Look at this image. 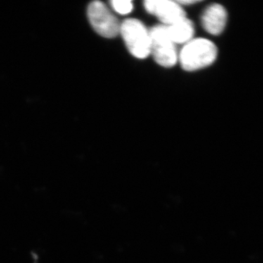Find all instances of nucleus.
I'll return each instance as SVG.
<instances>
[{
    "instance_id": "obj_7",
    "label": "nucleus",
    "mask_w": 263,
    "mask_h": 263,
    "mask_svg": "<svg viewBox=\"0 0 263 263\" xmlns=\"http://www.w3.org/2000/svg\"><path fill=\"white\" fill-rule=\"evenodd\" d=\"M170 37L175 44L187 43L192 41L195 32L194 24L191 21L185 18L171 25L166 26Z\"/></svg>"
},
{
    "instance_id": "obj_1",
    "label": "nucleus",
    "mask_w": 263,
    "mask_h": 263,
    "mask_svg": "<svg viewBox=\"0 0 263 263\" xmlns=\"http://www.w3.org/2000/svg\"><path fill=\"white\" fill-rule=\"evenodd\" d=\"M216 57L217 48L214 43L204 38H197L185 44L179 59L183 70L195 71L212 65Z\"/></svg>"
},
{
    "instance_id": "obj_2",
    "label": "nucleus",
    "mask_w": 263,
    "mask_h": 263,
    "mask_svg": "<svg viewBox=\"0 0 263 263\" xmlns=\"http://www.w3.org/2000/svg\"><path fill=\"white\" fill-rule=\"evenodd\" d=\"M120 33L133 56L144 59L151 53L149 30L138 19L129 18L121 24Z\"/></svg>"
},
{
    "instance_id": "obj_3",
    "label": "nucleus",
    "mask_w": 263,
    "mask_h": 263,
    "mask_svg": "<svg viewBox=\"0 0 263 263\" xmlns=\"http://www.w3.org/2000/svg\"><path fill=\"white\" fill-rule=\"evenodd\" d=\"M151 53L155 61L164 67L176 65L179 56L176 44L170 37L165 25H157L150 29Z\"/></svg>"
},
{
    "instance_id": "obj_5",
    "label": "nucleus",
    "mask_w": 263,
    "mask_h": 263,
    "mask_svg": "<svg viewBox=\"0 0 263 263\" xmlns=\"http://www.w3.org/2000/svg\"><path fill=\"white\" fill-rule=\"evenodd\" d=\"M148 13L155 15L164 25L169 26L186 18V13L177 2L147 0L144 3Z\"/></svg>"
},
{
    "instance_id": "obj_6",
    "label": "nucleus",
    "mask_w": 263,
    "mask_h": 263,
    "mask_svg": "<svg viewBox=\"0 0 263 263\" xmlns=\"http://www.w3.org/2000/svg\"><path fill=\"white\" fill-rule=\"evenodd\" d=\"M201 21L202 27L207 32L218 35L226 28L228 13L222 5H212L202 13Z\"/></svg>"
},
{
    "instance_id": "obj_8",
    "label": "nucleus",
    "mask_w": 263,
    "mask_h": 263,
    "mask_svg": "<svg viewBox=\"0 0 263 263\" xmlns=\"http://www.w3.org/2000/svg\"><path fill=\"white\" fill-rule=\"evenodd\" d=\"M112 8L121 15H127L133 8V3L129 0H114L110 2Z\"/></svg>"
},
{
    "instance_id": "obj_4",
    "label": "nucleus",
    "mask_w": 263,
    "mask_h": 263,
    "mask_svg": "<svg viewBox=\"0 0 263 263\" xmlns=\"http://www.w3.org/2000/svg\"><path fill=\"white\" fill-rule=\"evenodd\" d=\"M88 17L95 30L104 37H115L120 33L121 24L117 17L102 2H93L89 5Z\"/></svg>"
}]
</instances>
